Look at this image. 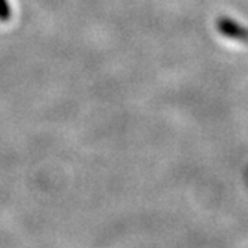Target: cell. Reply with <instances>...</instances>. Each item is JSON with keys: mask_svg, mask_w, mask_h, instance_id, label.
I'll use <instances>...</instances> for the list:
<instances>
[{"mask_svg": "<svg viewBox=\"0 0 248 248\" xmlns=\"http://www.w3.org/2000/svg\"><path fill=\"white\" fill-rule=\"evenodd\" d=\"M12 16V9L8 0H0V21L6 23L11 20Z\"/></svg>", "mask_w": 248, "mask_h": 248, "instance_id": "cell-1", "label": "cell"}]
</instances>
